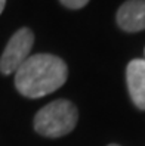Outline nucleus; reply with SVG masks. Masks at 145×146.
<instances>
[{
	"instance_id": "3",
	"label": "nucleus",
	"mask_w": 145,
	"mask_h": 146,
	"mask_svg": "<svg viewBox=\"0 0 145 146\" xmlns=\"http://www.w3.org/2000/svg\"><path fill=\"white\" fill-rule=\"evenodd\" d=\"M33 44L34 33L27 27L19 28L9 38L2 56H0V72L3 75L15 74L16 70L25 62V59L30 56Z\"/></svg>"
},
{
	"instance_id": "1",
	"label": "nucleus",
	"mask_w": 145,
	"mask_h": 146,
	"mask_svg": "<svg viewBox=\"0 0 145 146\" xmlns=\"http://www.w3.org/2000/svg\"><path fill=\"white\" fill-rule=\"evenodd\" d=\"M68 66L56 55L28 56L15 72V87L22 96L39 99L61 89L67 81Z\"/></svg>"
},
{
	"instance_id": "6",
	"label": "nucleus",
	"mask_w": 145,
	"mask_h": 146,
	"mask_svg": "<svg viewBox=\"0 0 145 146\" xmlns=\"http://www.w3.org/2000/svg\"><path fill=\"white\" fill-rule=\"evenodd\" d=\"M59 2L68 9H82L89 3V0H59Z\"/></svg>"
},
{
	"instance_id": "9",
	"label": "nucleus",
	"mask_w": 145,
	"mask_h": 146,
	"mask_svg": "<svg viewBox=\"0 0 145 146\" xmlns=\"http://www.w3.org/2000/svg\"><path fill=\"white\" fill-rule=\"evenodd\" d=\"M144 52H145V50H144Z\"/></svg>"
},
{
	"instance_id": "8",
	"label": "nucleus",
	"mask_w": 145,
	"mask_h": 146,
	"mask_svg": "<svg viewBox=\"0 0 145 146\" xmlns=\"http://www.w3.org/2000/svg\"><path fill=\"white\" fill-rule=\"evenodd\" d=\"M108 146H118V145H116V143H110Z\"/></svg>"
},
{
	"instance_id": "4",
	"label": "nucleus",
	"mask_w": 145,
	"mask_h": 146,
	"mask_svg": "<svg viewBox=\"0 0 145 146\" xmlns=\"http://www.w3.org/2000/svg\"><path fill=\"white\" fill-rule=\"evenodd\" d=\"M117 25L126 33L145 30V0H127L117 11Z\"/></svg>"
},
{
	"instance_id": "7",
	"label": "nucleus",
	"mask_w": 145,
	"mask_h": 146,
	"mask_svg": "<svg viewBox=\"0 0 145 146\" xmlns=\"http://www.w3.org/2000/svg\"><path fill=\"white\" fill-rule=\"evenodd\" d=\"M5 5H6V0H0V13L3 12V9H5Z\"/></svg>"
},
{
	"instance_id": "2",
	"label": "nucleus",
	"mask_w": 145,
	"mask_h": 146,
	"mask_svg": "<svg viewBox=\"0 0 145 146\" xmlns=\"http://www.w3.org/2000/svg\"><path fill=\"white\" fill-rule=\"evenodd\" d=\"M79 119V111L71 100L56 99L45 105L34 115V130L40 136L56 139L71 133Z\"/></svg>"
},
{
	"instance_id": "5",
	"label": "nucleus",
	"mask_w": 145,
	"mask_h": 146,
	"mask_svg": "<svg viewBox=\"0 0 145 146\" xmlns=\"http://www.w3.org/2000/svg\"><path fill=\"white\" fill-rule=\"evenodd\" d=\"M126 83L133 105L145 111V59H132L127 64Z\"/></svg>"
}]
</instances>
